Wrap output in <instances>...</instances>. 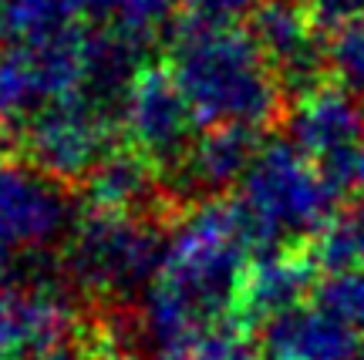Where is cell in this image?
I'll use <instances>...</instances> for the list:
<instances>
[{
  "label": "cell",
  "mask_w": 364,
  "mask_h": 360,
  "mask_svg": "<svg viewBox=\"0 0 364 360\" xmlns=\"http://www.w3.org/2000/svg\"><path fill=\"white\" fill-rule=\"evenodd\" d=\"M260 155V131L250 129H213L203 131L182 162V185L196 195L230 189L236 179H247L250 165Z\"/></svg>",
  "instance_id": "cell-12"
},
{
  "label": "cell",
  "mask_w": 364,
  "mask_h": 360,
  "mask_svg": "<svg viewBox=\"0 0 364 360\" xmlns=\"http://www.w3.org/2000/svg\"><path fill=\"white\" fill-rule=\"evenodd\" d=\"M199 24H233V17L257 7V0H189Z\"/></svg>",
  "instance_id": "cell-19"
},
{
  "label": "cell",
  "mask_w": 364,
  "mask_h": 360,
  "mask_svg": "<svg viewBox=\"0 0 364 360\" xmlns=\"http://www.w3.org/2000/svg\"><path fill=\"white\" fill-rule=\"evenodd\" d=\"M317 263L314 253L300 249H273L263 259L250 263L243 286L236 293V320L267 323L277 313L304 303V293L317 286Z\"/></svg>",
  "instance_id": "cell-9"
},
{
  "label": "cell",
  "mask_w": 364,
  "mask_h": 360,
  "mask_svg": "<svg viewBox=\"0 0 364 360\" xmlns=\"http://www.w3.org/2000/svg\"><path fill=\"white\" fill-rule=\"evenodd\" d=\"M179 4L182 0H81L88 17L102 21L108 24V31H118L139 44H145L156 31L169 24Z\"/></svg>",
  "instance_id": "cell-15"
},
{
  "label": "cell",
  "mask_w": 364,
  "mask_h": 360,
  "mask_svg": "<svg viewBox=\"0 0 364 360\" xmlns=\"http://www.w3.org/2000/svg\"><path fill=\"white\" fill-rule=\"evenodd\" d=\"M169 71L196 118L213 129L263 131L284 111L280 81L257 38L240 24L196 21L193 27H182Z\"/></svg>",
  "instance_id": "cell-1"
},
{
  "label": "cell",
  "mask_w": 364,
  "mask_h": 360,
  "mask_svg": "<svg viewBox=\"0 0 364 360\" xmlns=\"http://www.w3.org/2000/svg\"><path fill=\"white\" fill-rule=\"evenodd\" d=\"M203 121L186 102L169 67H142L125 98V135L129 148L152 168H182Z\"/></svg>",
  "instance_id": "cell-6"
},
{
  "label": "cell",
  "mask_w": 364,
  "mask_h": 360,
  "mask_svg": "<svg viewBox=\"0 0 364 360\" xmlns=\"http://www.w3.org/2000/svg\"><path fill=\"white\" fill-rule=\"evenodd\" d=\"M327 65L341 77V88L364 102V21L334 31L327 44Z\"/></svg>",
  "instance_id": "cell-17"
},
{
  "label": "cell",
  "mask_w": 364,
  "mask_h": 360,
  "mask_svg": "<svg viewBox=\"0 0 364 360\" xmlns=\"http://www.w3.org/2000/svg\"><path fill=\"white\" fill-rule=\"evenodd\" d=\"M75 310L48 290H0V360L27 357L65 344Z\"/></svg>",
  "instance_id": "cell-11"
},
{
  "label": "cell",
  "mask_w": 364,
  "mask_h": 360,
  "mask_svg": "<svg viewBox=\"0 0 364 360\" xmlns=\"http://www.w3.org/2000/svg\"><path fill=\"white\" fill-rule=\"evenodd\" d=\"M14 360H102V347L95 340H65V344H54L48 350L38 354H27V357H14Z\"/></svg>",
  "instance_id": "cell-20"
},
{
  "label": "cell",
  "mask_w": 364,
  "mask_h": 360,
  "mask_svg": "<svg viewBox=\"0 0 364 360\" xmlns=\"http://www.w3.org/2000/svg\"><path fill=\"white\" fill-rule=\"evenodd\" d=\"M351 360H364V344H358V350H354V357Z\"/></svg>",
  "instance_id": "cell-22"
},
{
  "label": "cell",
  "mask_w": 364,
  "mask_h": 360,
  "mask_svg": "<svg viewBox=\"0 0 364 360\" xmlns=\"http://www.w3.org/2000/svg\"><path fill=\"white\" fill-rule=\"evenodd\" d=\"M263 360H351L354 330L317 303H300L263 323Z\"/></svg>",
  "instance_id": "cell-10"
},
{
  "label": "cell",
  "mask_w": 364,
  "mask_h": 360,
  "mask_svg": "<svg viewBox=\"0 0 364 360\" xmlns=\"http://www.w3.org/2000/svg\"><path fill=\"white\" fill-rule=\"evenodd\" d=\"M290 135L300 152L314 158L334 192H354L364 155V102L348 88L317 84L297 98Z\"/></svg>",
  "instance_id": "cell-5"
},
{
  "label": "cell",
  "mask_w": 364,
  "mask_h": 360,
  "mask_svg": "<svg viewBox=\"0 0 364 360\" xmlns=\"http://www.w3.org/2000/svg\"><path fill=\"white\" fill-rule=\"evenodd\" d=\"M307 13L317 27L341 31V27L364 21V0H307Z\"/></svg>",
  "instance_id": "cell-18"
},
{
  "label": "cell",
  "mask_w": 364,
  "mask_h": 360,
  "mask_svg": "<svg viewBox=\"0 0 364 360\" xmlns=\"http://www.w3.org/2000/svg\"><path fill=\"white\" fill-rule=\"evenodd\" d=\"M162 259L159 229L145 216L95 209L75 232L71 273L91 290H129Z\"/></svg>",
  "instance_id": "cell-4"
},
{
  "label": "cell",
  "mask_w": 364,
  "mask_h": 360,
  "mask_svg": "<svg viewBox=\"0 0 364 360\" xmlns=\"http://www.w3.org/2000/svg\"><path fill=\"white\" fill-rule=\"evenodd\" d=\"M354 219H358V222H361V226H364V199H361V206L354 209Z\"/></svg>",
  "instance_id": "cell-21"
},
{
  "label": "cell",
  "mask_w": 364,
  "mask_h": 360,
  "mask_svg": "<svg viewBox=\"0 0 364 360\" xmlns=\"http://www.w3.org/2000/svg\"><path fill=\"white\" fill-rule=\"evenodd\" d=\"M21 138L27 165L58 182H85L118 148L105 108L85 91L44 104L27 118Z\"/></svg>",
  "instance_id": "cell-3"
},
{
  "label": "cell",
  "mask_w": 364,
  "mask_h": 360,
  "mask_svg": "<svg viewBox=\"0 0 364 360\" xmlns=\"http://www.w3.org/2000/svg\"><path fill=\"white\" fill-rule=\"evenodd\" d=\"M7 4H11V0H0V17H4V11H7Z\"/></svg>",
  "instance_id": "cell-23"
},
{
  "label": "cell",
  "mask_w": 364,
  "mask_h": 360,
  "mask_svg": "<svg viewBox=\"0 0 364 360\" xmlns=\"http://www.w3.org/2000/svg\"><path fill=\"white\" fill-rule=\"evenodd\" d=\"M250 34L257 38L263 58L280 84H294L297 98L311 88L324 84L321 71L327 65V51L317 40L314 17L294 0H260L253 7Z\"/></svg>",
  "instance_id": "cell-7"
},
{
  "label": "cell",
  "mask_w": 364,
  "mask_h": 360,
  "mask_svg": "<svg viewBox=\"0 0 364 360\" xmlns=\"http://www.w3.org/2000/svg\"><path fill=\"white\" fill-rule=\"evenodd\" d=\"M338 192L324 172L297 145L273 142L260 148L243 179V195L233 206L253 249L277 246L280 239L321 236L334 222Z\"/></svg>",
  "instance_id": "cell-2"
},
{
  "label": "cell",
  "mask_w": 364,
  "mask_h": 360,
  "mask_svg": "<svg viewBox=\"0 0 364 360\" xmlns=\"http://www.w3.org/2000/svg\"><path fill=\"white\" fill-rule=\"evenodd\" d=\"M78 13H85L81 0H11L0 17V38L11 44L58 38L78 27Z\"/></svg>",
  "instance_id": "cell-14"
},
{
  "label": "cell",
  "mask_w": 364,
  "mask_h": 360,
  "mask_svg": "<svg viewBox=\"0 0 364 360\" xmlns=\"http://www.w3.org/2000/svg\"><path fill=\"white\" fill-rule=\"evenodd\" d=\"M314 303L338 317L354 334L364 330V266L324 273L314 286Z\"/></svg>",
  "instance_id": "cell-16"
},
{
  "label": "cell",
  "mask_w": 364,
  "mask_h": 360,
  "mask_svg": "<svg viewBox=\"0 0 364 360\" xmlns=\"http://www.w3.org/2000/svg\"><path fill=\"white\" fill-rule=\"evenodd\" d=\"M81 189L88 192L91 206L102 212H129V216H142L156 195V168L145 162L135 148H122L102 158V165L81 182Z\"/></svg>",
  "instance_id": "cell-13"
},
{
  "label": "cell",
  "mask_w": 364,
  "mask_h": 360,
  "mask_svg": "<svg viewBox=\"0 0 364 360\" xmlns=\"http://www.w3.org/2000/svg\"><path fill=\"white\" fill-rule=\"evenodd\" d=\"M68 199L44 172L0 162V246H41L65 226Z\"/></svg>",
  "instance_id": "cell-8"
}]
</instances>
